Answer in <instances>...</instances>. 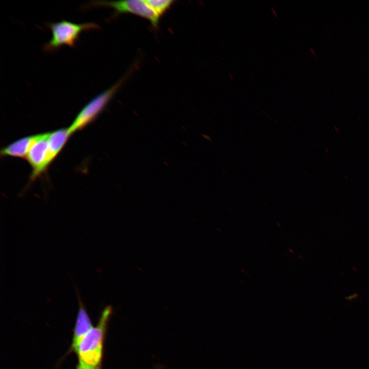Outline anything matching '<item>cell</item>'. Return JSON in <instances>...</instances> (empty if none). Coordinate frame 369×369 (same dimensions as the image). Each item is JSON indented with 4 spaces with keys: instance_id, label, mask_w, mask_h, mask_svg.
<instances>
[{
    "instance_id": "cell-1",
    "label": "cell",
    "mask_w": 369,
    "mask_h": 369,
    "mask_svg": "<svg viewBox=\"0 0 369 369\" xmlns=\"http://www.w3.org/2000/svg\"><path fill=\"white\" fill-rule=\"evenodd\" d=\"M112 311L111 305L107 306L102 311L97 325L81 341L76 352L78 358L76 369H100L104 333Z\"/></svg>"
},
{
    "instance_id": "cell-2",
    "label": "cell",
    "mask_w": 369,
    "mask_h": 369,
    "mask_svg": "<svg viewBox=\"0 0 369 369\" xmlns=\"http://www.w3.org/2000/svg\"><path fill=\"white\" fill-rule=\"evenodd\" d=\"M135 64L117 83L97 95L83 107L68 127L70 134L83 129L93 122L107 106L110 100L134 71Z\"/></svg>"
},
{
    "instance_id": "cell-3",
    "label": "cell",
    "mask_w": 369,
    "mask_h": 369,
    "mask_svg": "<svg viewBox=\"0 0 369 369\" xmlns=\"http://www.w3.org/2000/svg\"><path fill=\"white\" fill-rule=\"evenodd\" d=\"M47 26L51 30L52 37L43 46L45 52H53L66 45L74 47L83 31L100 28L98 24L92 22L75 24L64 19L47 23Z\"/></svg>"
},
{
    "instance_id": "cell-4",
    "label": "cell",
    "mask_w": 369,
    "mask_h": 369,
    "mask_svg": "<svg viewBox=\"0 0 369 369\" xmlns=\"http://www.w3.org/2000/svg\"><path fill=\"white\" fill-rule=\"evenodd\" d=\"M107 7L114 10V15L122 13H131L148 19L153 27L156 28L160 17L143 0H126L119 1H93L85 7Z\"/></svg>"
},
{
    "instance_id": "cell-5",
    "label": "cell",
    "mask_w": 369,
    "mask_h": 369,
    "mask_svg": "<svg viewBox=\"0 0 369 369\" xmlns=\"http://www.w3.org/2000/svg\"><path fill=\"white\" fill-rule=\"evenodd\" d=\"M50 132L41 133L40 137L31 147L26 159L31 167L30 175L34 180L48 168L52 162L49 152L48 138Z\"/></svg>"
},
{
    "instance_id": "cell-6",
    "label": "cell",
    "mask_w": 369,
    "mask_h": 369,
    "mask_svg": "<svg viewBox=\"0 0 369 369\" xmlns=\"http://www.w3.org/2000/svg\"><path fill=\"white\" fill-rule=\"evenodd\" d=\"M75 288L78 297L79 308L76 318L72 346L73 350L76 353L84 338L93 327L84 304L80 300L78 289L76 286H75Z\"/></svg>"
},
{
    "instance_id": "cell-7",
    "label": "cell",
    "mask_w": 369,
    "mask_h": 369,
    "mask_svg": "<svg viewBox=\"0 0 369 369\" xmlns=\"http://www.w3.org/2000/svg\"><path fill=\"white\" fill-rule=\"evenodd\" d=\"M40 135L41 133L28 136L15 141L1 150V156L26 158L31 147Z\"/></svg>"
},
{
    "instance_id": "cell-8",
    "label": "cell",
    "mask_w": 369,
    "mask_h": 369,
    "mask_svg": "<svg viewBox=\"0 0 369 369\" xmlns=\"http://www.w3.org/2000/svg\"><path fill=\"white\" fill-rule=\"evenodd\" d=\"M71 135L68 128H61L50 132L48 144L52 162L61 151Z\"/></svg>"
},
{
    "instance_id": "cell-9",
    "label": "cell",
    "mask_w": 369,
    "mask_h": 369,
    "mask_svg": "<svg viewBox=\"0 0 369 369\" xmlns=\"http://www.w3.org/2000/svg\"><path fill=\"white\" fill-rule=\"evenodd\" d=\"M145 2L160 17L168 10L175 1L173 0H145Z\"/></svg>"
},
{
    "instance_id": "cell-10",
    "label": "cell",
    "mask_w": 369,
    "mask_h": 369,
    "mask_svg": "<svg viewBox=\"0 0 369 369\" xmlns=\"http://www.w3.org/2000/svg\"><path fill=\"white\" fill-rule=\"evenodd\" d=\"M271 9L273 13H274V14L276 17H277V13H276V11H275L273 8H271Z\"/></svg>"
}]
</instances>
